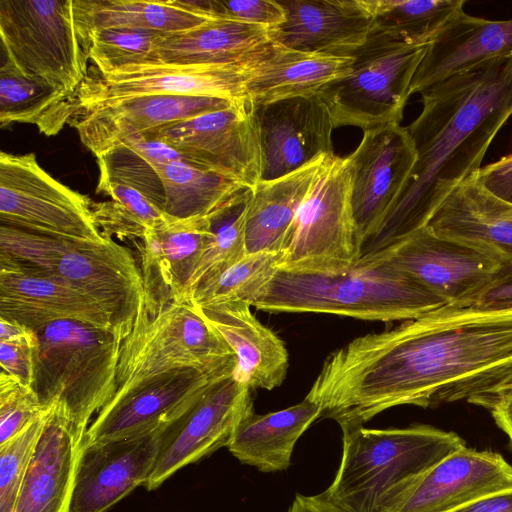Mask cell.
Segmentation results:
<instances>
[{"label": "cell", "mask_w": 512, "mask_h": 512, "mask_svg": "<svg viewBox=\"0 0 512 512\" xmlns=\"http://www.w3.org/2000/svg\"><path fill=\"white\" fill-rule=\"evenodd\" d=\"M511 391L512 308L446 305L335 350L306 398L343 431L400 405L491 410Z\"/></svg>", "instance_id": "1"}, {"label": "cell", "mask_w": 512, "mask_h": 512, "mask_svg": "<svg viewBox=\"0 0 512 512\" xmlns=\"http://www.w3.org/2000/svg\"><path fill=\"white\" fill-rule=\"evenodd\" d=\"M420 94L422 110L406 127L416 162L360 257L392 248L425 228L451 191L481 168L512 115V56L449 76Z\"/></svg>", "instance_id": "2"}, {"label": "cell", "mask_w": 512, "mask_h": 512, "mask_svg": "<svg viewBox=\"0 0 512 512\" xmlns=\"http://www.w3.org/2000/svg\"><path fill=\"white\" fill-rule=\"evenodd\" d=\"M342 432V459L323 494L343 512H396L429 469L466 446L456 433L430 425Z\"/></svg>", "instance_id": "3"}, {"label": "cell", "mask_w": 512, "mask_h": 512, "mask_svg": "<svg viewBox=\"0 0 512 512\" xmlns=\"http://www.w3.org/2000/svg\"><path fill=\"white\" fill-rule=\"evenodd\" d=\"M446 304L378 256H362L336 275L279 270L256 300L266 312L327 313L362 320L407 321Z\"/></svg>", "instance_id": "4"}, {"label": "cell", "mask_w": 512, "mask_h": 512, "mask_svg": "<svg viewBox=\"0 0 512 512\" xmlns=\"http://www.w3.org/2000/svg\"><path fill=\"white\" fill-rule=\"evenodd\" d=\"M0 254L92 298L123 339L131 332L144 296L142 272L132 252L111 237L68 239L0 223Z\"/></svg>", "instance_id": "5"}, {"label": "cell", "mask_w": 512, "mask_h": 512, "mask_svg": "<svg viewBox=\"0 0 512 512\" xmlns=\"http://www.w3.org/2000/svg\"><path fill=\"white\" fill-rule=\"evenodd\" d=\"M32 387L43 407L55 406L84 437L93 416L117 391L123 338L113 331L71 320L37 331Z\"/></svg>", "instance_id": "6"}, {"label": "cell", "mask_w": 512, "mask_h": 512, "mask_svg": "<svg viewBox=\"0 0 512 512\" xmlns=\"http://www.w3.org/2000/svg\"><path fill=\"white\" fill-rule=\"evenodd\" d=\"M231 364H236L234 352L191 301L174 299L153 307L142 301L121 344L117 391L107 405L170 374Z\"/></svg>", "instance_id": "7"}, {"label": "cell", "mask_w": 512, "mask_h": 512, "mask_svg": "<svg viewBox=\"0 0 512 512\" xmlns=\"http://www.w3.org/2000/svg\"><path fill=\"white\" fill-rule=\"evenodd\" d=\"M428 45H410L372 29L352 56L350 74L320 89L334 127L369 130L400 124L414 75Z\"/></svg>", "instance_id": "8"}, {"label": "cell", "mask_w": 512, "mask_h": 512, "mask_svg": "<svg viewBox=\"0 0 512 512\" xmlns=\"http://www.w3.org/2000/svg\"><path fill=\"white\" fill-rule=\"evenodd\" d=\"M279 270L336 275L359 259L347 157L326 156L289 230Z\"/></svg>", "instance_id": "9"}, {"label": "cell", "mask_w": 512, "mask_h": 512, "mask_svg": "<svg viewBox=\"0 0 512 512\" xmlns=\"http://www.w3.org/2000/svg\"><path fill=\"white\" fill-rule=\"evenodd\" d=\"M3 57L21 71L73 95L88 72V53L73 0H0Z\"/></svg>", "instance_id": "10"}, {"label": "cell", "mask_w": 512, "mask_h": 512, "mask_svg": "<svg viewBox=\"0 0 512 512\" xmlns=\"http://www.w3.org/2000/svg\"><path fill=\"white\" fill-rule=\"evenodd\" d=\"M91 199L50 176L34 153H0V223L40 234L101 240Z\"/></svg>", "instance_id": "11"}, {"label": "cell", "mask_w": 512, "mask_h": 512, "mask_svg": "<svg viewBox=\"0 0 512 512\" xmlns=\"http://www.w3.org/2000/svg\"><path fill=\"white\" fill-rule=\"evenodd\" d=\"M373 255L387 260L447 306L459 308L474 306L508 264L490 250L428 227Z\"/></svg>", "instance_id": "12"}, {"label": "cell", "mask_w": 512, "mask_h": 512, "mask_svg": "<svg viewBox=\"0 0 512 512\" xmlns=\"http://www.w3.org/2000/svg\"><path fill=\"white\" fill-rule=\"evenodd\" d=\"M253 412L251 389L234 374L213 385L159 428L145 488L156 489L180 468L228 446L238 424Z\"/></svg>", "instance_id": "13"}, {"label": "cell", "mask_w": 512, "mask_h": 512, "mask_svg": "<svg viewBox=\"0 0 512 512\" xmlns=\"http://www.w3.org/2000/svg\"><path fill=\"white\" fill-rule=\"evenodd\" d=\"M255 61L235 65L157 61L106 73L90 65L84 81L70 98L71 116L98 102L141 95L206 96L245 103L244 86Z\"/></svg>", "instance_id": "14"}, {"label": "cell", "mask_w": 512, "mask_h": 512, "mask_svg": "<svg viewBox=\"0 0 512 512\" xmlns=\"http://www.w3.org/2000/svg\"><path fill=\"white\" fill-rule=\"evenodd\" d=\"M185 161L253 188L262 179V151L252 110L235 103L167 126L151 137Z\"/></svg>", "instance_id": "15"}, {"label": "cell", "mask_w": 512, "mask_h": 512, "mask_svg": "<svg viewBox=\"0 0 512 512\" xmlns=\"http://www.w3.org/2000/svg\"><path fill=\"white\" fill-rule=\"evenodd\" d=\"M416 158L407 128L396 123L365 130L358 147L348 156L359 257L364 244L377 232L399 197Z\"/></svg>", "instance_id": "16"}, {"label": "cell", "mask_w": 512, "mask_h": 512, "mask_svg": "<svg viewBox=\"0 0 512 512\" xmlns=\"http://www.w3.org/2000/svg\"><path fill=\"white\" fill-rule=\"evenodd\" d=\"M239 103L190 95H141L107 100L76 111L68 125L96 156L136 136L151 137L175 123Z\"/></svg>", "instance_id": "17"}, {"label": "cell", "mask_w": 512, "mask_h": 512, "mask_svg": "<svg viewBox=\"0 0 512 512\" xmlns=\"http://www.w3.org/2000/svg\"><path fill=\"white\" fill-rule=\"evenodd\" d=\"M262 151V179L290 174L323 155H333L332 115L318 93L251 109Z\"/></svg>", "instance_id": "18"}, {"label": "cell", "mask_w": 512, "mask_h": 512, "mask_svg": "<svg viewBox=\"0 0 512 512\" xmlns=\"http://www.w3.org/2000/svg\"><path fill=\"white\" fill-rule=\"evenodd\" d=\"M0 318L35 332L54 322L71 320L122 337L110 316L92 298L4 254H0Z\"/></svg>", "instance_id": "19"}, {"label": "cell", "mask_w": 512, "mask_h": 512, "mask_svg": "<svg viewBox=\"0 0 512 512\" xmlns=\"http://www.w3.org/2000/svg\"><path fill=\"white\" fill-rule=\"evenodd\" d=\"M158 430L82 443L69 512H106L151 472Z\"/></svg>", "instance_id": "20"}, {"label": "cell", "mask_w": 512, "mask_h": 512, "mask_svg": "<svg viewBox=\"0 0 512 512\" xmlns=\"http://www.w3.org/2000/svg\"><path fill=\"white\" fill-rule=\"evenodd\" d=\"M235 366L170 374L117 403L106 405L88 426L82 443L125 438L159 429L213 385L233 375Z\"/></svg>", "instance_id": "21"}, {"label": "cell", "mask_w": 512, "mask_h": 512, "mask_svg": "<svg viewBox=\"0 0 512 512\" xmlns=\"http://www.w3.org/2000/svg\"><path fill=\"white\" fill-rule=\"evenodd\" d=\"M285 21L272 29L283 47L333 56H352L374 25L369 0H279Z\"/></svg>", "instance_id": "22"}, {"label": "cell", "mask_w": 512, "mask_h": 512, "mask_svg": "<svg viewBox=\"0 0 512 512\" xmlns=\"http://www.w3.org/2000/svg\"><path fill=\"white\" fill-rule=\"evenodd\" d=\"M509 488L512 466L499 453L463 446L429 469L396 512H451Z\"/></svg>", "instance_id": "23"}, {"label": "cell", "mask_w": 512, "mask_h": 512, "mask_svg": "<svg viewBox=\"0 0 512 512\" xmlns=\"http://www.w3.org/2000/svg\"><path fill=\"white\" fill-rule=\"evenodd\" d=\"M213 235L209 216L167 217L136 245L144 283L143 304L153 307L178 297Z\"/></svg>", "instance_id": "24"}, {"label": "cell", "mask_w": 512, "mask_h": 512, "mask_svg": "<svg viewBox=\"0 0 512 512\" xmlns=\"http://www.w3.org/2000/svg\"><path fill=\"white\" fill-rule=\"evenodd\" d=\"M512 56V18L487 20L467 14L454 18L428 45L410 93L486 61Z\"/></svg>", "instance_id": "25"}, {"label": "cell", "mask_w": 512, "mask_h": 512, "mask_svg": "<svg viewBox=\"0 0 512 512\" xmlns=\"http://www.w3.org/2000/svg\"><path fill=\"white\" fill-rule=\"evenodd\" d=\"M83 437L52 406L14 512H69Z\"/></svg>", "instance_id": "26"}, {"label": "cell", "mask_w": 512, "mask_h": 512, "mask_svg": "<svg viewBox=\"0 0 512 512\" xmlns=\"http://www.w3.org/2000/svg\"><path fill=\"white\" fill-rule=\"evenodd\" d=\"M274 43L272 29L216 17L174 34L161 35L155 62L181 65H235L257 60Z\"/></svg>", "instance_id": "27"}, {"label": "cell", "mask_w": 512, "mask_h": 512, "mask_svg": "<svg viewBox=\"0 0 512 512\" xmlns=\"http://www.w3.org/2000/svg\"><path fill=\"white\" fill-rule=\"evenodd\" d=\"M353 56H333L289 49L276 44L258 58L244 86L246 105L254 107L281 99L316 94L346 77Z\"/></svg>", "instance_id": "28"}, {"label": "cell", "mask_w": 512, "mask_h": 512, "mask_svg": "<svg viewBox=\"0 0 512 512\" xmlns=\"http://www.w3.org/2000/svg\"><path fill=\"white\" fill-rule=\"evenodd\" d=\"M250 307L236 303L202 312L234 352V377L251 390H272L286 378L288 352L283 341L252 314Z\"/></svg>", "instance_id": "29"}, {"label": "cell", "mask_w": 512, "mask_h": 512, "mask_svg": "<svg viewBox=\"0 0 512 512\" xmlns=\"http://www.w3.org/2000/svg\"><path fill=\"white\" fill-rule=\"evenodd\" d=\"M426 227L490 250L512 264V204L487 192L473 177L451 191Z\"/></svg>", "instance_id": "30"}, {"label": "cell", "mask_w": 512, "mask_h": 512, "mask_svg": "<svg viewBox=\"0 0 512 512\" xmlns=\"http://www.w3.org/2000/svg\"><path fill=\"white\" fill-rule=\"evenodd\" d=\"M326 156L280 178L261 180L251 188L245 227L247 253L282 254L298 209Z\"/></svg>", "instance_id": "31"}, {"label": "cell", "mask_w": 512, "mask_h": 512, "mask_svg": "<svg viewBox=\"0 0 512 512\" xmlns=\"http://www.w3.org/2000/svg\"><path fill=\"white\" fill-rule=\"evenodd\" d=\"M321 412L320 405L306 397L280 411L253 412L238 424L227 447L240 462L262 472L286 470L297 440Z\"/></svg>", "instance_id": "32"}, {"label": "cell", "mask_w": 512, "mask_h": 512, "mask_svg": "<svg viewBox=\"0 0 512 512\" xmlns=\"http://www.w3.org/2000/svg\"><path fill=\"white\" fill-rule=\"evenodd\" d=\"M73 10L84 43L86 35L98 29L122 28L167 35L212 19L187 9L180 0H73Z\"/></svg>", "instance_id": "33"}, {"label": "cell", "mask_w": 512, "mask_h": 512, "mask_svg": "<svg viewBox=\"0 0 512 512\" xmlns=\"http://www.w3.org/2000/svg\"><path fill=\"white\" fill-rule=\"evenodd\" d=\"M71 94L27 74L3 57L0 67V126L27 123L47 136L58 134L71 118Z\"/></svg>", "instance_id": "34"}, {"label": "cell", "mask_w": 512, "mask_h": 512, "mask_svg": "<svg viewBox=\"0 0 512 512\" xmlns=\"http://www.w3.org/2000/svg\"><path fill=\"white\" fill-rule=\"evenodd\" d=\"M165 192L164 212L175 218L209 216L246 188L185 160L157 167Z\"/></svg>", "instance_id": "35"}, {"label": "cell", "mask_w": 512, "mask_h": 512, "mask_svg": "<svg viewBox=\"0 0 512 512\" xmlns=\"http://www.w3.org/2000/svg\"><path fill=\"white\" fill-rule=\"evenodd\" d=\"M250 196L251 188L246 187L210 215L213 235L177 299L189 301L201 283L219 275L248 254L245 227Z\"/></svg>", "instance_id": "36"}, {"label": "cell", "mask_w": 512, "mask_h": 512, "mask_svg": "<svg viewBox=\"0 0 512 512\" xmlns=\"http://www.w3.org/2000/svg\"><path fill=\"white\" fill-rule=\"evenodd\" d=\"M373 28L400 42L429 45L458 15L464 0H369Z\"/></svg>", "instance_id": "37"}, {"label": "cell", "mask_w": 512, "mask_h": 512, "mask_svg": "<svg viewBox=\"0 0 512 512\" xmlns=\"http://www.w3.org/2000/svg\"><path fill=\"white\" fill-rule=\"evenodd\" d=\"M281 257L271 252L248 253L219 275L201 283L189 301L201 310L236 303L254 306L279 271Z\"/></svg>", "instance_id": "38"}, {"label": "cell", "mask_w": 512, "mask_h": 512, "mask_svg": "<svg viewBox=\"0 0 512 512\" xmlns=\"http://www.w3.org/2000/svg\"><path fill=\"white\" fill-rule=\"evenodd\" d=\"M161 35L133 29H98L86 35L85 45L91 66L106 73L128 65L155 62L152 54Z\"/></svg>", "instance_id": "39"}, {"label": "cell", "mask_w": 512, "mask_h": 512, "mask_svg": "<svg viewBox=\"0 0 512 512\" xmlns=\"http://www.w3.org/2000/svg\"><path fill=\"white\" fill-rule=\"evenodd\" d=\"M99 176L130 187L164 211L162 180L150 161L129 146H117L97 158Z\"/></svg>", "instance_id": "40"}, {"label": "cell", "mask_w": 512, "mask_h": 512, "mask_svg": "<svg viewBox=\"0 0 512 512\" xmlns=\"http://www.w3.org/2000/svg\"><path fill=\"white\" fill-rule=\"evenodd\" d=\"M51 410L52 406L20 434L0 446V512H14L30 461Z\"/></svg>", "instance_id": "41"}, {"label": "cell", "mask_w": 512, "mask_h": 512, "mask_svg": "<svg viewBox=\"0 0 512 512\" xmlns=\"http://www.w3.org/2000/svg\"><path fill=\"white\" fill-rule=\"evenodd\" d=\"M48 408L42 406L32 386L1 371L0 446L20 434Z\"/></svg>", "instance_id": "42"}, {"label": "cell", "mask_w": 512, "mask_h": 512, "mask_svg": "<svg viewBox=\"0 0 512 512\" xmlns=\"http://www.w3.org/2000/svg\"><path fill=\"white\" fill-rule=\"evenodd\" d=\"M211 11L214 17L271 29L281 25L286 18L285 10L276 0H211Z\"/></svg>", "instance_id": "43"}, {"label": "cell", "mask_w": 512, "mask_h": 512, "mask_svg": "<svg viewBox=\"0 0 512 512\" xmlns=\"http://www.w3.org/2000/svg\"><path fill=\"white\" fill-rule=\"evenodd\" d=\"M92 211L96 225L104 236H116L132 242L138 240L139 243L149 230L130 208L116 200L93 202Z\"/></svg>", "instance_id": "44"}, {"label": "cell", "mask_w": 512, "mask_h": 512, "mask_svg": "<svg viewBox=\"0 0 512 512\" xmlns=\"http://www.w3.org/2000/svg\"><path fill=\"white\" fill-rule=\"evenodd\" d=\"M96 191L97 193L108 195L112 200L126 205L149 229L154 228L167 217L164 211L157 208L138 191L105 177L99 176Z\"/></svg>", "instance_id": "45"}, {"label": "cell", "mask_w": 512, "mask_h": 512, "mask_svg": "<svg viewBox=\"0 0 512 512\" xmlns=\"http://www.w3.org/2000/svg\"><path fill=\"white\" fill-rule=\"evenodd\" d=\"M38 342L0 341L1 371L32 386Z\"/></svg>", "instance_id": "46"}, {"label": "cell", "mask_w": 512, "mask_h": 512, "mask_svg": "<svg viewBox=\"0 0 512 512\" xmlns=\"http://www.w3.org/2000/svg\"><path fill=\"white\" fill-rule=\"evenodd\" d=\"M473 178L487 192L512 204V154L481 167Z\"/></svg>", "instance_id": "47"}, {"label": "cell", "mask_w": 512, "mask_h": 512, "mask_svg": "<svg viewBox=\"0 0 512 512\" xmlns=\"http://www.w3.org/2000/svg\"><path fill=\"white\" fill-rule=\"evenodd\" d=\"M474 306L486 309L512 308V264L505 265Z\"/></svg>", "instance_id": "48"}, {"label": "cell", "mask_w": 512, "mask_h": 512, "mask_svg": "<svg viewBox=\"0 0 512 512\" xmlns=\"http://www.w3.org/2000/svg\"><path fill=\"white\" fill-rule=\"evenodd\" d=\"M451 512H512V488L485 495Z\"/></svg>", "instance_id": "49"}, {"label": "cell", "mask_w": 512, "mask_h": 512, "mask_svg": "<svg viewBox=\"0 0 512 512\" xmlns=\"http://www.w3.org/2000/svg\"><path fill=\"white\" fill-rule=\"evenodd\" d=\"M288 512H343L321 493L314 496L297 494Z\"/></svg>", "instance_id": "50"}, {"label": "cell", "mask_w": 512, "mask_h": 512, "mask_svg": "<svg viewBox=\"0 0 512 512\" xmlns=\"http://www.w3.org/2000/svg\"><path fill=\"white\" fill-rule=\"evenodd\" d=\"M0 341L5 342H38L37 332L14 321L0 318Z\"/></svg>", "instance_id": "51"}, {"label": "cell", "mask_w": 512, "mask_h": 512, "mask_svg": "<svg viewBox=\"0 0 512 512\" xmlns=\"http://www.w3.org/2000/svg\"><path fill=\"white\" fill-rule=\"evenodd\" d=\"M490 412L497 426L508 435L512 444V391L503 397Z\"/></svg>", "instance_id": "52"}]
</instances>
